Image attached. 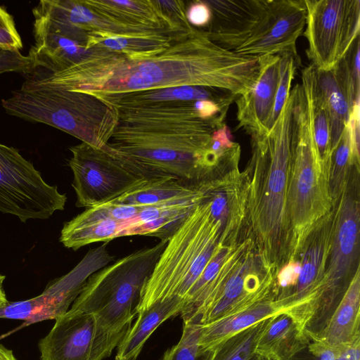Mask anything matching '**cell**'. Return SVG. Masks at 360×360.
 <instances>
[{"label": "cell", "instance_id": "13", "mask_svg": "<svg viewBox=\"0 0 360 360\" xmlns=\"http://www.w3.org/2000/svg\"><path fill=\"white\" fill-rule=\"evenodd\" d=\"M304 0H269L266 11L250 37L233 51L244 56L290 53L306 25Z\"/></svg>", "mask_w": 360, "mask_h": 360}, {"label": "cell", "instance_id": "20", "mask_svg": "<svg viewBox=\"0 0 360 360\" xmlns=\"http://www.w3.org/2000/svg\"><path fill=\"white\" fill-rule=\"evenodd\" d=\"M236 98V96L229 91L221 89L201 86H182L103 96L97 98L108 106L120 110L153 104L194 102L199 100L232 103Z\"/></svg>", "mask_w": 360, "mask_h": 360}, {"label": "cell", "instance_id": "2", "mask_svg": "<svg viewBox=\"0 0 360 360\" xmlns=\"http://www.w3.org/2000/svg\"><path fill=\"white\" fill-rule=\"evenodd\" d=\"M300 86L291 89L268 134L251 139L252 156L245 168L252 236L262 257L277 271L292 260L286 200Z\"/></svg>", "mask_w": 360, "mask_h": 360}, {"label": "cell", "instance_id": "3", "mask_svg": "<svg viewBox=\"0 0 360 360\" xmlns=\"http://www.w3.org/2000/svg\"><path fill=\"white\" fill-rule=\"evenodd\" d=\"M210 122L141 125L117 124L105 148L148 178L173 177L187 184L210 179L240 159L236 143L224 155L212 149Z\"/></svg>", "mask_w": 360, "mask_h": 360}, {"label": "cell", "instance_id": "31", "mask_svg": "<svg viewBox=\"0 0 360 360\" xmlns=\"http://www.w3.org/2000/svg\"><path fill=\"white\" fill-rule=\"evenodd\" d=\"M335 348H330L319 341L309 340L285 360H335Z\"/></svg>", "mask_w": 360, "mask_h": 360}, {"label": "cell", "instance_id": "24", "mask_svg": "<svg viewBox=\"0 0 360 360\" xmlns=\"http://www.w3.org/2000/svg\"><path fill=\"white\" fill-rule=\"evenodd\" d=\"M206 181L187 184L169 176L152 178L141 186L110 202L139 206L163 204L198 193Z\"/></svg>", "mask_w": 360, "mask_h": 360}, {"label": "cell", "instance_id": "4", "mask_svg": "<svg viewBox=\"0 0 360 360\" xmlns=\"http://www.w3.org/2000/svg\"><path fill=\"white\" fill-rule=\"evenodd\" d=\"M1 105L12 116L50 125L94 148L108 143L118 123V110L89 94L25 81Z\"/></svg>", "mask_w": 360, "mask_h": 360}, {"label": "cell", "instance_id": "35", "mask_svg": "<svg viewBox=\"0 0 360 360\" xmlns=\"http://www.w3.org/2000/svg\"><path fill=\"white\" fill-rule=\"evenodd\" d=\"M0 360H17L13 352L0 344Z\"/></svg>", "mask_w": 360, "mask_h": 360}, {"label": "cell", "instance_id": "23", "mask_svg": "<svg viewBox=\"0 0 360 360\" xmlns=\"http://www.w3.org/2000/svg\"><path fill=\"white\" fill-rule=\"evenodd\" d=\"M309 341L290 315L278 314L270 318L258 339L255 353L274 360H285Z\"/></svg>", "mask_w": 360, "mask_h": 360}, {"label": "cell", "instance_id": "37", "mask_svg": "<svg viewBox=\"0 0 360 360\" xmlns=\"http://www.w3.org/2000/svg\"><path fill=\"white\" fill-rule=\"evenodd\" d=\"M248 360H274V359H269L264 356H262V355L257 354V353H254V354Z\"/></svg>", "mask_w": 360, "mask_h": 360}, {"label": "cell", "instance_id": "27", "mask_svg": "<svg viewBox=\"0 0 360 360\" xmlns=\"http://www.w3.org/2000/svg\"><path fill=\"white\" fill-rule=\"evenodd\" d=\"M352 153L348 124L332 152L329 176V192L334 203L340 198L354 167H359Z\"/></svg>", "mask_w": 360, "mask_h": 360}, {"label": "cell", "instance_id": "16", "mask_svg": "<svg viewBox=\"0 0 360 360\" xmlns=\"http://www.w3.org/2000/svg\"><path fill=\"white\" fill-rule=\"evenodd\" d=\"M212 17L202 30L216 44L234 51L250 36L264 17L269 0L207 1Z\"/></svg>", "mask_w": 360, "mask_h": 360}, {"label": "cell", "instance_id": "28", "mask_svg": "<svg viewBox=\"0 0 360 360\" xmlns=\"http://www.w3.org/2000/svg\"><path fill=\"white\" fill-rule=\"evenodd\" d=\"M179 341L164 353L162 360H199L198 340L201 328L200 317L193 316L184 320Z\"/></svg>", "mask_w": 360, "mask_h": 360}, {"label": "cell", "instance_id": "21", "mask_svg": "<svg viewBox=\"0 0 360 360\" xmlns=\"http://www.w3.org/2000/svg\"><path fill=\"white\" fill-rule=\"evenodd\" d=\"M185 302L172 297L140 311L137 318L117 347L115 360H136L152 333L166 320L179 314Z\"/></svg>", "mask_w": 360, "mask_h": 360}, {"label": "cell", "instance_id": "29", "mask_svg": "<svg viewBox=\"0 0 360 360\" xmlns=\"http://www.w3.org/2000/svg\"><path fill=\"white\" fill-rule=\"evenodd\" d=\"M281 74L270 120V129L277 120L289 97L292 81L297 68L300 65L299 56L290 53L281 55Z\"/></svg>", "mask_w": 360, "mask_h": 360}, {"label": "cell", "instance_id": "33", "mask_svg": "<svg viewBox=\"0 0 360 360\" xmlns=\"http://www.w3.org/2000/svg\"><path fill=\"white\" fill-rule=\"evenodd\" d=\"M186 13L188 23L196 27H206L212 17L210 6L206 1H202L193 3Z\"/></svg>", "mask_w": 360, "mask_h": 360}, {"label": "cell", "instance_id": "34", "mask_svg": "<svg viewBox=\"0 0 360 360\" xmlns=\"http://www.w3.org/2000/svg\"><path fill=\"white\" fill-rule=\"evenodd\" d=\"M335 349V360H360V337Z\"/></svg>", "mask_w": 360, "mask_h": 360}, {"label": "cell", "instance_id": "6", "mask_svg": "<svg viewBox=\"0 0 360 360\" xmlns=\"http://www.w3.org/2000/svg\"><path fill=\"white\" fill-rule=\"evenodd\" d=\"M167 240L134 251L93 273L70 309L94 315L110 330L131 326L141 291Z\"/></svg>", "mask_w": 360, "mask_h": 360}, {"label": "cell", "instance_id": "18", "mask_svg": "<svg viewBox=\"0 0 360 360\" xmlns=\"http://www.w3.org/2000/svg\"><path fill=\"white\" fill-rule=\"evenodd\" d=\"M315 82L330 122L331 150L338 143L348 124L359 93L354 87L347 54L328 70L315 68Z\"/></svg>", "mask_w": 360, "mask_h": 360}, {"label": "cell", "instance_id": "9", "mask_svg": "<svg viewBox=\"0 0 360 360\" xmlns=\"http://www.w3.org/2000/svg\"><path fill=\"white\" fill-rule=\"evenodd\" d=\"M70 150L72 156L68 164L73 174L72 186L77 207L110 202L150 179L105 147L98 149L82 143Z\"/></svg>", "mask_w": 360, "mask_h": 360}, {"label": "cell", "instance_id": "14", "mask_svg": "<svg viewBox=\"0 0 360 360\" xmlns=\"http://www.w3.org/2000/svg\"><path fill=\"white\" fill-rule=\"evenodd\" d=\"M319 294V292L306 298L296 295L283 299L269 298L231 315L201 325L198 340L199 356L235 333L278 314L290 315L299 325L302 333V328Z\"/></svg>", "mask_w": 360, "mask_h": 360}, {"label": "cell", "instance_id": "15", "mask_svg": "<svg viewBox=\"0 0 360 360\" xmlns=\"http://www.w3.org/2000/svg\"><path fill=\"white\" fill-rule=\"evenodd\" d=\"M91 274L88 265L79 262L69 273L50 283L41 295L1 306L0 319L22 320L23 326L56 319L68 311Z\"/></svg>", "mask_w": 360, "mask_h": 360}, {"label": "cell", "instance_id": "11", "mask_svg": "<svg viewBox=\"0 0 360 360\" xmlns=\"http://www.w3.org/2000/svg\"><path fill=\"white\" fill-rule=\"evenodd\" d=\"M130 326L114 331L93 314L70 309L56 319L39 342L41 360H103L109 357Z\"/></svg>", "mask_w": 360, "mask_h": 360}, {"label": "cell", "instance_id": "7", "mask_svg": "<svg viewBox=\"0 0 360 360\" xmlns=\"http://www.w3.org/2000/svg\"><path fill=\"white\" fill-rule=\"evenodd\" d=\"M359 172L354 167L335 203V219L324 283L308 319L318 331L326 326L359 267Z\"/></svg>", "mask_w": 360, "mask_h": 360}, {"label": "cell", "instance_id": "36", "mask_svg": "<svg viewBox=\"0 0 360 360\" xmlns=\"http://www.w3.org/2000/svg\"><path fill=\"white\" fill-rule=\"evenodd\" d=\"M6 276L0 274V307L4 305L8 302L6 295L3 287V283L5 280Z\"/></svg>", "mask_w": 360, "mask_h": 360}, {"label": "cell", "instance_id": "10", "mask_svg": "<svg viewBox=\"0 0 360 360\" xmlns=\"http://www.w3.org/2000/svg\"><path fill=\"white\" fill-rule=\"evenodd\" d=\"M307 53L316 70H328L359 37V0H304Z\"/></svg>", "mask_w": 360, "mask_h": 360}, {"label": "cell", "instance_id": "22", "mask_svg": "<svg viewBox=\"0 0 360 360\" xmlns=\"http://www.w3.org/2000/svg\"><path fill=\"white\" fill-rule=\"evenodd\" d=\"M360 337V269H356L341 302L316 341L336 348Z\"/></svg>", "mask_w": 360, "mask_h": 360}, {"label": "cell", "instance_id": "32", "mask_svg": "<svg viewBox=\"0 0 360 360\" xmlns=\"http://www.w3.org/2000/svg\"><path fill=\"white\" fill-rule=\"evenodd\" d=\"M32 67V61L29 55L24 56L18 51L0 49V74L16 72L25 75Z\"/></svg>", "mask_w": 360, "mask_h": 360}, {"label": "cell", "instance_id": "12", "mask_svg": "<svg viewBox=\"0 0 360 360\" xmlns=\"http://www.w3.org/2000/svg\"><path fill=\"white\" fill-rule=\"evenodd\" d=\"M277 272L262 257L257 248H254L233 274L193 316H198L200 324L205 325L258 302L277 297Z\"/></svg>", "mask_w": 360, "mask_h": 360}, {"label": "cell", "instance_id": "1", "mask_svg": "<svg viewBox=\"0 0 360 360\" xmlns=\"http://www.w3.org/2000/svg\"><path fill=\"white\" fill-rule=\"evenodd\" d=\"M262 64L263 56L227 50L193 28L169 47L131 56L88 50L79 61L40 72L34 82L96 98L182 86L214 87L238 97L252 89Z\"/></svg>", "mask_w": 360, "mask_h": 360}, {"label": "cell", "instance_id": "5", "mask_svg": "<svg viewBox=\"0 0 360 360\" xmlns=\"http://www.w3.org/2000/svg\"><path fill=\"white\" fill-rule=\"evenodd\" d=\"M329 176L314 143L309 98L300 84L286 200L292 260L315 224L335 204L329 192Z\"/></svg>", "mask_w": 360, "mask_h": 360}, {"label": "cell", "instance_id": "19", "mask_svg": "<svg viewBox=\"0 0 360 360\" xmlns=\"http://www.w3.org/2000/svg\"><path fill=\"white\" fill-rule=\"evenodd\" d=\"M335 212V204L333 210L315 224L303 242L295 259L301 264V272L291 295L305 298L321 290L330 253Z\"/></svg>", "mask_w": 360, "mask_h": 360}, {"label": "cell", "instance_id": "26", "mask_svg": "<svg viewBox=\"0 0 360 360\" xmlns=\"http://www.w3.org/2000/svg\"><path fill=\"white\" fill-rule=\"evenodd\" d=\"M270 318L222 340L202 354L199 360H248L254 354L258 339Z\"/></svg>", "mask_w": 360, "mask_h": 360}, {"label": "cell", "instance_id": "25", "mask_svg": "<svg viewBox=\"0 0 360 360\" xmlns=\"http://www.w3.org/2000/svg\"><path fill=\"white\" fill-rule=\"evenodd\" d=\"M301 84L310 101L313 136L318 155L330 174L332 150L329 117L316 86L315 68L312 64L302 70Z\"/></svg>", "mask_w": 360, "mask_h": 360}, {"label": "cell", "instance_id": "17", "mask_svg": "<svg viewBox=\"0 0 360 360\" xmlns=\"http://www.w3.org/2000/svg\"><path fill=\"white\" fill-rule=\"evenodd\" d=\"M281 55L266 56L252 89L236 100L238 127L256 139L266 136L281 74Z\"/></svg>", "mask_w": 360, "mask_h": 360}, {"label": "cell", "instance_id": "30", "mask_svg": "<svg viewBox=\"0 0 360 360\" xmlns=\"http://www.w3.org/2000/svg\"><path fill=\"white\" fill-rule=\"evenodd\" d=\"M22 47L13 16L0 6V49L20 51Z\"/></svg>", "mask_w": 360, "mask_h": 360}, {"label": "cell", "instance_id": "8", "mask_svg": "<svg viewBox=\"0 0 360 360\" xmlns=\"http://www.w3.org/2000/svg\"><path fill=\"white\" fill-rule=\"evenodd\" d=\"M66 201V195L48 184L18 149L0 143V212L22 222L46 219L63 210Z\"/></svg>", "mask_w": 360, "mask_h": 360}]
</instances>
